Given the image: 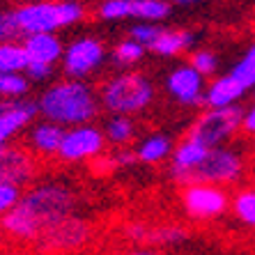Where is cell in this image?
Instances as JSON below:
<instances>
[{
    "label": "cell",
    "instance_id": "cell-1",
    "mask_svg": "<svg viewBox=\"0 0 255 255\" xmlns=\"http://www.w3.org/2000/svg\"><path fill=\"white\" fill-rule=\"evenodd\" d=\"M76 207V193L65 184H37L21 193L12 212L0 219L2 230L14 239L35 242L46 228L67 219Z\"/></svg>",
    "mask_w": 255,
    "mask_h": 255
},
{
    "label": "cell",
    "instance_id": "cell-2",
    "mask_svg": "<svg viewBox=\"0 0 255 255\" xmlns=\"http://www.w3.org/2000/svg\"><path fill=\"white\" fill-rule=\"evenodd\" d=\"M44 120L65 127H83L99 113V97L83 81H60L39 97L37 101Z\"/></svg>",
    "mask_w": 255,
    "mask_h": 255
},
{
    "label": "cell",
    "instance_id": "cell-3",
    "mask_svg": "<svg viewBox=\"0 0 255 255\" xmlns=\"http://www.w3.org/2000/svg\"><path fill=\"white\" fill-rule=\"evenodd\" d=\"M16 23L23 37L53 35L55 30L67 28L83 18V5L76 0H39L14 9Z\"/></svg>",
    "mask_w": 255,
    "mask_h": 255
},
{
    "label": "cell",
    "instance_id": "cell-4",
    "mask_svg": "<svg viewBox=\"0 0 255 255\" xmlns=\"http://www.w3.org/2000/svg\"><path fill=\"white\" fill-rule=\"evenodd\" d=\"M154 99V85L138 71H125L108 78L99 90V104L113 115L142 113Z\"/></svg>",
    "mask_w": 255,
    "mask_h": 255
},
{
    "label": "cell",
    "instance_id": "cell-5",
    "mask_svg": "<svg viewBox=\"0 0 255 255\" xmlns=\"http://www.w3.org/2000/svg\"><path fill=\"white\" fill-rule=\"evenodd\" d=\"M244 172V156L237 149L230 147H214L202 159L198 168L182 175H172V179L182 186L193 184H212V186H228L237 182Z\"/></svg>",
    "mask_w": 255,
    "mask_h": 255
},
{
    "label": "cell",
    "instance_id": "cell-6",
    "mask_svg": "<svg viewBox=\"0 0 255 255\" xmlns=\"http://www.w3.org/2000/svg\"><path fill=\"white\" fill-rule=\"evenodd\" d=\"M244 120V108L242 106H230V108H207L205 113H200L193 125H191L186 138L200 142L205 147H223V142L230 140L239 129H242Z\"/></svg>",
    "mask_w": 255,
    "mask_h": 255
},
{
    "label": "cell",
    "instance_id": "cell-7",
    "mask_svg": "<svg viewBox=\"0 0 255 255\" xmlns=\"http://www.w3.org/2000/svg\"><path fill=\"white\" fill-rule=\"evenodd\" d=\"M90 235H92V230H90L88 221L71 214L67 219L53 223L51 228H46L35 239V246L42 253H71V251L81 249L90 239Z\"/></svg>",
    "mask_w": 255,
    "mask_h": 255
},
{
    "label": "cell",
    "instance_id": "cell-8",
    "mask_svg": "<svg viewBox=\"0 0 255 255\" xmlns=\"http://www.w3.org/2000/svg\"><path fill=\"white\" fill-rule=\"evenodd\" d=\"M104 147H106V136L99 127H71V129H65V138L58 149V156L67 163H78V161L101 156Z\"/></svg>",
    "mask_w": 255,
    "mask_h": 255
},
{
    "label": "cell",
    "instance_id": "cell-9",
    "mask_svg": "<svg viewBox=\"0 0 255 255\" xmlns=\"http://www.w3.org/2000/svg\"><path fill=\"white\" fill-rule=\"evenodd\" d=\"M106 58V48L99 39L92 37H81L76 42H71L62 53V71L69 81H83L90 76L97 67Z\"/></svg>",
    "mask_w": 255,
    "mask_h": 255
},
{
    "label": "cell",
    "instance_id": "cell-10",
    "mask_svg": "<svg viewBox=\"0 0 255 255\" xmlns=\"http://www.w3.org/2000/svg\"><path fill=\"white\" fill-rule=\"evenodd\" d=\"M182 202H184L186 212L193 219H216L228 209L230 196L223 186H212V184H193L184 186L182 191Z\"/></svg>",
    "mask_w": 255,
    "mask_h": 255
},
{
    "label": "cell",
    "instance_id": "cell-11",
    "mask_svg": "<svg viewBox=\"0 0 255 255\" xmlns=\"http://www.w3.org/2000/svg\"><path fill=\"white\" fill-rule=\"evenodd\" d=\"M37 175V159L28 147L2 145L0 147V182L14 186H25Z\"/></svg>",
    "mask_w": 255,
    "mask_h": 255
},
{
    "label": "cell",
    "instance_id": "cell-12",
    "mask_svg": "<svg viewBox=\"0 0 255 255\" xmlns=\"http://www.w3.org/2000/svg\"><path fill=\"white\" fill-rule=\"evenodd\" d=\"M166 88L184 106H205V76H200L191 65H179L168 74Z\"/></svg>",
    "mask_w": 255,
    "mask_h": 255
},
{
    "label": "cell",
    "instance_id": "cell-13",
    "mask_svg": "<svg viewBox=\"0 0 255 255\" xmlns=\"http://www.w3.org/2000/svg\"><path fill=\"white\" fill-rule=\"evenodd\" d=\"M39 113L37 101L32 99H5L0 101V147L7 145V140L30 125L35 115Z\"/></svg>",
    "mask_w": 255,
    "mask_h": 255
},
{
    "label": "cell",
    "instance_id": "cell-14",
    "mask_svg": "<svg viewBox=\"0 0 255 255\" xmlns=\"http://www.w3.org/2000/svg\"><path fill=\"white\" fill-rule=\"evenodd\" d=\"M62 138H65V129L62 127L53 125L48 120H42L39 125H35L30 129L28 149L42 156H53V154H58L60 145H62Z\"/></svg>",
    "mask_w": 255,
    "mask_h": 255
},
{
    "label": "cell",
    "instance_id": "cell-15",
    "mask_svg": "<svg viewBox=\"0 0 255 255\" xmlns=\"http://www.w3.org/2000/svg\"><path fill=\"white\" fill-rule=\"evenodd\" d=\"M244 92H246V90H244L230 74L216 76L212 83L205 88V106L207 108H230L242 99Z\"/></svg>",
    "mask_w": 255,
    "mask_h": 255
},
{
    "label": "cell",
    "instance_id": "cell-16",
    "mask_svg": "<svg viewBox=\"0 0 255 255\" xmlns=\"http://www.w3.org/2000/svg\"><path fill=\"white\" fill-rule=\"evenodd\" d=\"M23 48L30 62H44V65H55L65 53V46L55 35H30L23 39Z\"/></svg>",
    "mask_w": 255,
    "mask_h": 255
},
{
    "label": "cell",
    "instance_id": "cell-17",
    "mask_svg": "<svg viewBox=\"0 0 255 255\" xmlns=\"http://www.w3.org/2000/svg\"><path fill=\"white\" fill-rule=\"evenodd\" d=\"M209 154V147L200 145V142L184 138L177 147L172 149V161H170V175H182L202 163V159Z\"/></svg>",
    "mask_w": 255,
    "mask_h": 255
},
{
    "label": "cell",
    "instance_id": "cell-18",
    "mask_svg": "<svg viewBox=\"0 0 255 255\" xmlns=\"http://www.w3.org/2000/svg\"><path fill=\"white\" fill-rule=\"evenodd\" d=\"M193 44V35L189 30H161V35L154 39L149 51L161 58H172V55L184 53L186 48Z\"/></svg>",
    "mask_w": 255,
    "mask_h": 255
},
{
    "label": "cell",
    "instance_id": "cell-19",
    "mask_svg": "<svg viewBox=\"0 0 255 255\" xmlns=\"http://www.w3.org/2000/svg\"><path fill=\"white\" fill-rule=\"evenodd\" d=\"M172 152V140L163 133H154L147 136L138 142L136 147V159L140 163H161L163 159H168Z\"/></svg>",
    "mask_w": 255,
    "mask_h": 255
},
{
    "label": "cell",
    "instance_id": "cell-20",
    "mask_svg": "<svg viewBox=\"0 0 255 255\" xmlns=\"http://www.w3.org/2000/svg\"><path fill=\"white\" fill-rule=\"evenodd\" d=\"M30 65L23 42L0 44V74H23Z\"/></svg>",
    "mask_w": 255,
    "mask_h": 255
},
{
    "label": "cell",
    "instance_id": "cell-21",
    "mask_svg": "<svg viewBox=\"0 0 255 255\" xmlns=\"http://www.w3.org/2000/svg\"><path fill=\"white\" fill-rule=\"evenodd\" d=\"M170 14L168 0H131V18H140V23H156Z\"/></svg>",
    "mask_w": 255,
    "mask_h": 255
},
{
    "label": "cell",
    "instance_id": "cell-22",
    "mask_svg": "<svg viewBox=\"0 0 255 255\" xmlns=\"http://www.w3.org/2000/svg\"><path fill=\"white\" fill-rule=\"evenodd\" d=\"M133 133H136L133 120L127 118V115H111L108 122H106V129H104L106 142L118 145V147H125L127 142H131Z\"/></svg>",
    "mask_w": 255,
    "mask_h": 255
},
{
    "label": "cell",
    "instance_id": "cell-23",
    "mask_svg": "<svg viewBox=\"0 0 255 255\" xmlns=\"http://www.w3.org/2000/svg\"><path fill=\"white\" fill-rule=\"evenodd\" d=\"M232 212L242 223L255 228V189H244L232 196Z\"/></svg>",
    "mask_w": 255,
    "mask_h": 255
},
{
    "label": "cell",
    "instance_id": "cell-24",
    "mask_svg": "<svg viewBox=\"0 0 255 255\" xmlns=\"http://www.w3.org/2000/svg\"><path fill=\"white\" fill-rule=\"evenodd\" d=\"M230 76L242 85L244 90H253L255 88V44L244 53V58L237 65L232 67Z\"/></svg>",
    "mask_w": 255,
    "mask_h": 255
},
{
    "label": "cell",
    "instance_id": "cell-25",
    "mask_svg": "<svg viewBox=\"0 0 255 255\" xmlns=\"http://www.w3.org/2000/svg\"><path fill=\"white\" fill-rule=\"evenodd\" d=\"M30 81L23 74H0V97L5 99H25Z\"/></svg>",
    "mask_w": 255,
    "mask_h": 255
},
{
    "label": "cell",
    "instance_id": "cell-26",
    "mask_svg": "<svg viewBox=\"0 0 255 255\" xmlns=\"http://www.w3.org/2000/svg\"><path fill=\"white\" fill-rule=\"evenodd\" d=\"M189 237V230L182 226H159V228H149L147 230V237L145 242L149 244H177V242H184Z\"/></svg>",
    "mask_w": 255,
    "mask_h": 255
},
{
    "label": "cell",
    "instance_id": "cell-27",
    "mask_svg": "<svg viewBox=\"0 0 255 255\" xmlns=\"http://www.w3.org/2000/svg\"><path fill=\"white\" fill-rule=\"evenodd\" d=\"M189 65L193 67L200 76H214L216 69H219V58H216L212 51H207V48H200V51H193V53H191Z\"/></svg>",
    "mask_w": 255,
    "mask_h": 255
},
{
    "label": "cell",
    "instance_id": "cell-28",
    "mask_svg": "<svg viewBox=\"0 0 255 255\" xmlns=\"http://www.w3.org/2000/svg\"><path fill=\"white\" fill-rule=\"evenodd\" d=\"M145 55V46H140L138 42H133V39H125V42H120L118 46H115L113 51V58L118 60L120 65H133V62H138V60Z\"/></svg>",
    "mask_w": 255,
    "mask_h": 255
},
{
    "label": "cell",
    "instance_id": "cell-29",
    "mask_svg": "<svg viewBox=\"0 0 255 255\" xmlns=\"http://www.w3.org/2000/svg\"><path fill=\"white\" fill-rule=\"evenodd\" d=\"M99 16L106 21L131 18V0H104L99 5Z\"/></svg>",
    "mask_w": 255,
    "mask_h": 255
},
{
    "label": "cell",
    "instance_id": "cell-30",
    "mask_svg": "<svg viewBox=\"0 0 255 255\" xmlns=\"http://www.w3.org/2000/svg\"><path fill=\"white\" fill-rule=\"evenodd\" d=\"M18 37H21V30H18L14 9H0V44L16 42Z\"/></svg>",
    "mask_w": 255,
    "mask_h": 255
},
{
    "label": "cell",
    "instance_id": "cell-31",
    "mask_svg": "<svg viewBox=\"0 0 255 255\" xmlns=\"http://www.w3.org/2000/svg\"><path fill=\"white\" fill-rule=\"evenodd\" d=\"M161 30H163V28H159L156 23H138V25H133V28L129 30V32H131L129 39H133V42H138L140 46L149 48L152 44H154L156 37L161 35Z\"/></svg>",
    "mask_w": 255,
    "mask_h": 255
},
{
    "label": "cell",
    "instance_id": "cell-32",
    "mask_svg": "<svg viewBox=\"0 0 255 255\" xmlns=\"http://www.w3.org/2000/svg\"><path fill=\"white\" fill-rule=\"evenodd\" d=\"M21 193H23V191L18 189V186L0 182V219L7 216V214L16 207V202L21 200Z\"/></svg>",
    "mask_w": 255,
    "mask_h": 255
},
{
    "label": "cell",
    "instance_id": "cell-33",
    "mask_svg": "<svg viewBox=\"0 0 255 255\" xmlns=\"http://www.w3.org/2000/svg\"><path fill=\"white\" fill-rule=\"evenodd\" d=\"M32 81H46L51 74H53V65H44V62H30L28 69H25Z\"/></svg>",
    "mask_w": 255,
    "mask_h": 255
},
{
    "label": "cell",
    "instance_id": "cell-34",
    "mask_svg": "<svg viewBox=\"0 0 255 255\" xmlns=\"http://www.w3.org/2000/svg\"><path fill=\"white\" fill-rule=\"evenodd\" d=\"M111 161H113V168L115 166H131V163H136V152H131V149H118L113 156H111Z\"/></svg>",
    "mask_w": 255,
    "mask_h": 255
},
{
    "label": "cell",
    "instance_id": "cell-35",
    "mask_svg": "<svg viewBox=\"0 0 255 255\" xmlns=\"http://www.w3.org/2000/svg\"><path fill=\"white\" fill-rule=\"evenodd\" d=\"M147 226H142V223H131V226H127V237L133 239V242H145V237H147Z\"/></svg>",
    "mask_w": 255,
    "mask_h": 255
},
{
    "label": "cell",
    "instance_id": "cell-36",
    "mask_svg": "<svg viewBox=\"0 0 255 255\" xmlns=\"http://www.w3.org/2000/svg\"><path fill=\"white\" fill-rule=\"evenodd\" d=\"M242 131L244 133H249V136H255V104L249 108V111H244Z\"/></svg>",
    "mask_w": 255,
    "mask_h": 255
},
{
    "label": "cell",
    "instance_id": "cell-37",
    "mask_svg": "<svg viewBox=\"0 0 255 255\" xmlns=\"http://www.w3.org/2000/svg\"><path fill=\"white\" fill-rule=\"evenodd\" d=\"M127 255H154V253H152V251L140 249V251H131V253H127Z\"/></svg>",
    "mask_w": 255,
    "mask_h": 255
},
{
    "label": "cell",
    "instance_id": "cell-38",
    "mask_svg": "<svg viewBox=\"0 0 255 255\" xmlns=\"http://www.w3.org/2000/svg\"><path fill=\"white\" fill-rule=\"evenodd\" d=\"M179 5H193V2H202V0H175Z\"/></svg>",
    "mask_w": 255,
    "mask_h": 255
}]
</instances>
